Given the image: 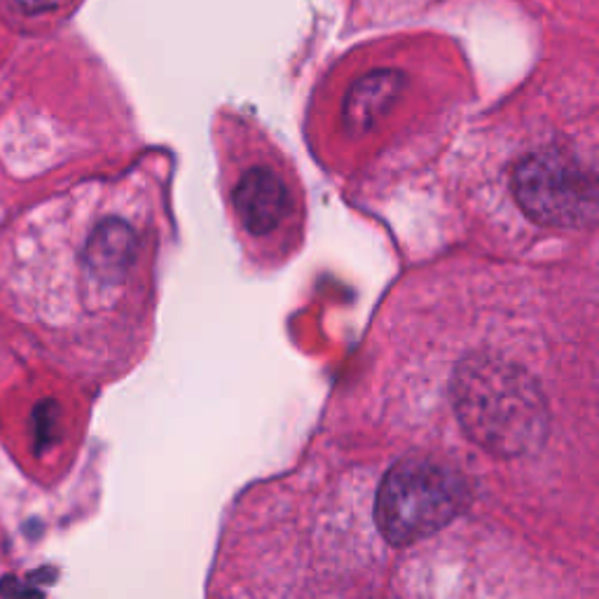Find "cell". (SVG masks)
Segmentation results:
<instances>
[{
    "mask_svg": "<svg viewBox=\"0 0 599 599\" xmlns=\"http://www.w3.org/2000/svg\"><path fill=\"white\" fill-rule=\"evenodd\" d=\"M513 195L534 223L553 230L595 225L597 183L569 150L548 146L527 155L513 174Z\"/></svg>",
    "mask_w": 599,
    "mask_h": 599,
    "instance_id": "cell-3",
    "label": "cell"
},
{
    "mask_svg": "<svg viewBox=\"0 0 599 599\" xmlns=\"http://www.w3.org/2000/svg\"><path fill=\"white\" fill-rule=\"evenodd\" d=\"M148 258V234L127 216L96 220L82 246V300L89 307H113L132 288Z\"/></svg>",
    "mask_w": 599,
    "mask_h": 599,
    "instance_id": "cell-4",
    "label": "cell"
},
{
    "mask_svg": "<svg viewBox=\"0 0 599 599\" xmlns=\"http://www.w3.org/2000/svg\"><path fill=\"white\" fill-rule=\"evenodd\" d=\"M12 3H15L19 10L36 15V12H45V10L57 8L61 0H12Z\"/></svg>",
    "mask_w": 599,
    "mask_h": 599,
    "instance_id": "cell-8",
    "label": "cell"
},
{
    "mask_svg": "<svg viewBox=\"0 0 599 599\" xmlns=\"http://www.w3.org/2000/svg\"><path fill=\"white\" fill-rule=\"evenodd\" d=\"M59 408L54 401H43L33 410V429H36V450L43 452L54 443Z\"/></svg>",
    "mask_w": 599,
    "mask_h": 599,
    "instance_id": "cell-6",
    "label": "cell"
},
{
    "mask_svg": "<svg viewBox=\"0 0 599 599\" xmlns=\"http://www.w3.org/2000/svg\"><path fill=\"white\" fill-rule=\"evenodd\" d=\"M0 595L5 599H45L43 592L33 588L31 583L19 581L17 576H3L0 578Z\"/></svg>",
    "mask_w": 599,
    "mask_h": 599,
    "instance_id": "cell-7",
    "label": "cell"
},
{
    "mask_svg": "<svg viewBox=\"0 0 599 599\" xmlns=\"http://www.w3.org/2000/svg\"><path fill=\"white\" fill-rule=\"evenodd\" d=\"M230 204L244 234L274 244L300 223L298 185L272 157L244 160L230 183Z\"/></svg>",
    "mask_w": 599,
    "mask_h": 599,
    "instance_id": "cell-5",
    "label": "cell"
},
{
    "mask_svg": "<svg viewBox=\"0 0 599 599\" xmlns=\"http://www.w3.org/2000/svg\"><path fill=\"white\" fill-rule=\"evenodd\" d=\"M468 501L464 475L429 457H408L384 475L375 520L389 543L410 546L450 525Z\"/></svg>",
    "mask_w": 599,
    "mask_h": 599,
    "instance_id": "cell-2",
    "label": "cell"
},
{
    "mask_svg": "<svg viewBox=\"0 0 599 599\" xmlns=\"http://www.w3.org/2000/svg\"><path fill=\"white\" fill-rule=\"evenodd\" d=\"M452 403L466 436L499 457L543 445L548 405L525 368L501 356H471L452 377Z\"/></svg>",
    "mask_w": 599,
    "mask_h": 599,
    "instance_id": "cell-1",
    "label": "cell"
}]
</instances>
